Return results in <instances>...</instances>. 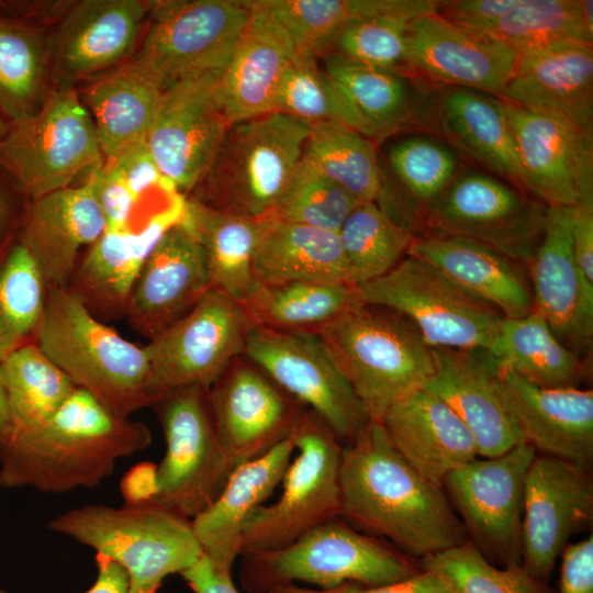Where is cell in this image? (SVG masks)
I'll return each mask as SVG.
<instances>
[{"label":"cell","instance_id":"cell-1","mask_svg":"<svg viewBox=\"0 0 593 593\" xmlns=\"http://www.w3.org/2000/svg\"><path fill=\"white\" fill-rule=\"evenodd\" d=\"M339 485L344 521L415 560L469 540L443 485L412 467L377 421L343 445Z\"/></svg>","mask_w":593,"mask_h":593},{"label":"cell","instance_id":"cell-2","mask_svg":"<svg viewBox=\"0 0 593 593\" xmlns=\"http://www.w3.org/2000/svg\"><path fill=\"white\" fill-rule=\"evenodd\" d=\"M152 433L116 415L81 389L34 432L11 439L0 458V486L46 494L96 488L120 459L145 450Z\"/></svg>","mask_w":593,"mask_h":593},{"label":"cell","instance_id":"cell-3","mask_svg":"<svg viewBox=\"0 0 593 593\" xmlns=\"http://www.w3.org/2000/svg\"><path fill=\"white\" fill-rule=\"evenodd\" d=\"M208 389H179L152 405L166 452L159 463L141 462L124 474L125 503H157L192 519L224 489L234 469L216 435Z\"/></svg>","mask_w":593,"mask_h":593},{"label":"cell","instance_id":"cell-4","mask_svg":"<svg viewBox=\"0 0 593 593\" xmlns=\"http://www.w3.org/2000/svg\"><path fill=\"white\" fill-rule=\"evenodd\" d=\"M34 343L76 388L112 413L131 417L148 406L144 346L94 317L67 288L47 291Z\"/></svg>","mask_w":593,"mask_h":593},{"label":"cell","instance_id":"cell-5","mask_svg":"<svg viewBox=\"0 0 593 593\" xmlns=\"http://www.w3.org/2000/svg\"><path fill=\"white\" fill-rule=\"evenodd\" d=\"M48 528L118 562L130 593H157L168 575L203 555L191 519L152 502L83 505L56 516Z\"/></svg>","mask_w":593,"mask_h":593},{"label":"cell","instance_id":"cell-6","mask_svg":"<svg viewBox=\"0 0 593 593\" xmlns=\"http://www.w3.org/2000/svg\"><path fill=\"white\" fill-rule=\"evenodd\" d=\"M318 337L370 421L379 422L434 373L432 347L409 320L385 307L360 304Z\"/></svg>","mask_w":593,"mask_h":593},{"label":"cell","instance_id":"cell-7","mask_svg":"<svg viewBox=\"0 0 593 593\" xmlns=\"http://www.w3.org/2000/svg\"><path fill=\"white\" fill-rule=\"evenodd\" d=\"M422 570L392 545L360 534L342 517L331 519L280 549L243 555L239 570L247 593H268L294 583L332 589L347 582L374 588Z\"/></svg>","mask_w":593,"mask_h":593},{"label":"cell","instance_id":"cell-8","mask_svg":"<svg viewBox=\"0 0 593 593\" xmlns=\"http://www.w3.org/2000/svg\"><path fill=\"white\" fill-rule=\"evenodd\" d=\"M310 125L281 112L232 123L189 199L255 219L269 215L302 159Z\"/></svg>","mask_w":593,"mask_h":593},{"label":"cell","instance_id":"cell-9","mask_svg":"<svg viewBox=\"0 0 593 593\" xmlns=\"http://www.w3.org/2000/svg\"><path fill=\"white\" fill-rule=\"evenodd\" d=\"M102 161L93 121L79 93L67 87L10 122L0 138V166L29 201L70 187Z\"/></svg>","mask_w":593,"mask_h":593},{"label":"cell","instance_id":"cell-10","mask_svg":"<svg viewBox=\"0 0 593 593\" xmlns=\"http://www.w3.org/2000/svg\"><path fill=\"white\" fill-rule=\"evenodd\" d=\"M289 438L298 456L284 473L278 501L260 505L246 518L240 535L242 556L283 548L340 517L342 443L310 410Z\"/></svg>","mask_w":593,"mask_h":593},{"label":"cell","instance_id":"cell-11","mask_svg":"<svg viewBox=\"0 0 593 593\" xmlns=\"http://www.w3.org/2000/svg\"><path fill=\"white\" fill-rule=\"evenodd\" d=\"M355 287L363 304L401 314L432 348L491 350L503 320L494 306L411 255L385 275Z\"/></svg>","mask_w":593,"mask_h":593},{"label":"cell","instance_id":"cell-12","mask_svg":"<svg viewBox=\"0 0 593 593\" xmlns=\"http://www.w3.org/2000/svg\"><path fill=\"white\" fill-rule=\"evenodd\" d=\"M247 1H150L138 49L130 57L164 91L222 72L249 18Z\"/></svg>","mask_w":593,"mask_h":593},{"label":"cell","instance_id":"cell-13","mask_svg":"<svg viewBox=\"0 0 593 593\" xmlns=\"http://www.w3.org/2000/svg\"><path fill=\"white\" fill-rule=\"evenodd\" d=\"M546 213L544 203L513 184L466 170L422 210L416 227L421 235L480 243L525 266L541 240Z\"/></svg>","mask_w":593,"mask_h":593},{"label":"cell","instance_id":"cell-14","mask_svg":"<svg viewBox=\"0 0 593 593\" xmlns=\"http://www.w3.org/2000/svg\"><path fill=\"white\" fill-rule=\"evenodd\" d=\"M253 326L240 302L211 289L189 314L144 346L148 406L179 389L209 388L244 355Z\"/></svg>","mask_w":593,"mask_h":593},{"label":"cell","instance_id":"cell-15","mask_svg":"<svg viewBox=\"0 0 593 593\" xmlns=\"http://www.w3.org/2000/svg\"><path fill=\"white\" fill-rule=\"evenodd\" d=\"M535 456L521 443L495 457H477L443 481L469 541L494 566L522 563L524 490Z\"/></svg>","mask_w":593,"mask_h":593},{"label":"cell","instance_id":"cell-16","mask_svg":"<svg viewBox=\"0 0 593 593\" xmlns=\"http://www.w3.org/2000/svg\"><path fill=\"white\" fill-rule=\"evenodd\" d=\"M244 356L348 444L370 422L317 335L253 326Z\"/></svg>","mask_w":593,"mask_h":593},{"label":"cell","instance_id":"cell-17","mask_svg":"<svg viewBox=\"0 0 593 593\" xmlns=\"http://www.w3.org/2000/svg\"><path fill=\"white\" fill-rule=\"evenodd\" d=\"M221 74L165 89L145 141L161 175L186 197L211 168L232 124L219 96Z\"/></svg>","mask_w":593,"mask_h":593},{"label":"cell","instance_id":"cell-18","mask_svg":"<svg viewBox=\"0 0 593 593\" xmlns=\"http://www.w3.org/2000/svg\"><path fill=\"white\" fill-rule=\"evenodd\" d=\"M220 445L235 470L288 439L309 410L244 355L208 389Z\"/></svg>","mask_w":593,"mask_h":593},{"label":"cell","instance_id":"cell-19","mask_svg":"<svg viewBox=\"0 0 593 593\" xmlns=\"http://www.w3.org/2000/svg\"><path fill=\"white\" fill-rule=\"evenodd\" d=\"M592 519L591 470L536 454L525 481L522 567L548 583L569 538Z\"/></svg>","mask_w":593,"mask_h":593},{"label":"cell","instance_id":"cell-20","mask_svg":"<svg viewBox=\"0 0 593 593\" xmlns=\"http://www.w3.org/2000/svg\"><path fill=\"white\" fill-rule=\"evenodd\" d=\"M504 102L514 133L524 192L546 206L593 203V132Z\"/></svg>","mask_w":593,"mask_h":593},{"label":"cell","instance_id":"cell-21","mask_svg":"<svg viewBox=\"0 0 593 593\" xmlns=\"http://www.w3.org/2000/svg\"><path fill=\"white\" fill-rule=\"evenodd\" d=\"M406 61L410 71L426 83L501 98L517 55L503 42L461 27L434 11L411 21Z\"/></svg>","mask_w":593,"mask_h":593},{"label":"cell","instance_id":"cell-22","mask_svg":"<svg viewBox=\"0 0 593 593\" xmlns=\"http://www.w3.org/2000/svg\"><path fill=\"white\" fill-rule=\"evenodd\" d=\"M211 289L203 247L184 216L145 259L125 318L150 340L189 314Z\"/></svg>","mask_w":593,"mask_h":593},{"label":"cell","instance_id":"cell-23","mask_svg":"<svg viewBox=\"0 0 593 593\" xmlns=\"http://www.w3.org/2000/svg\"><path fill=\"white\" fill-rule=\"evenodd\" d=\"M571 221L572 208L547 206L541 240L525 268L535 311L579 356L592 346L593 281L574 259Z\"/></svg>","mask_w":593,"mask_h":593},{"label":"cell","instance_id":"cell-24","mask_svg":"<svg viewBox=\"0 0 593 593\" xmlns=\"http://www.w3.org/2000/svg\"><path fill=\"white\" fill-rule=\"evenodd\" d=\"M188 200L180 195L152 214L142 226L104 233L77 260L67 289L98 320L125 318L138 272L160 237L181 222Z\"/></svg>","mask_w":593,"mask_h":593},{"label":"cell","instance_id":"cell-25","mask_svg":"<svg viewBox=\"0 0 593 593\" xmlns=\"http://www.w3.org/2000/svg\"><path fill=\"white\" fill-rule=\"evenodd\" d=\"M497 389L523 443L536 454L590 469L593 462V392L542 388L501 367Z\"/></svg>","mask_w":593,"mask_h":593},{"label":"cell","instance_id":"cell-26","mask_svg":"<svg viewBox=\"0 0 593 593\" xmlns=\"http://www.w3.org/2000/svg\"><path fill=\"white\" fill-rule=\"evenodd\" d=\"M434 373L424 389L444 401L472 434L478 456L495 457L523 443L497 389L500 363L484 348H432Z\"/></svg>","mask_w":593,"mask_h":593},{"label":"cell","instance_id":"cell-27","mask_svg":"<svg viewBox=\"0 0 593 593\" xmlns=\"http://www.w3.org/2000/svg\"><path fill=\"white\" fill-rule=\"evenodd\" d=\"M88 178L26 203L16 242L33 259L46 290L67 288L82 251L105 231Z\"/></svg>","mask_w":593,"mask_h":593},{"label":"cell","instance_id":"cell-28","mask_svg":"<svg viewBox=\"0 0 593 593\" xmlns=\"http://www.w3.org/2000/svg\"><path fill=\"white\" fill-rule=\"evenodd\" d=\"M501 99L593 132V46L558 43L517 54Z\"/></svg>","mask_w":593,"mask_h":593},{"label":"cell","instance_id":"cell-29","mask_svg":"<svg viewBox=\"0 0 593 593\" xmlns=\"http://www.w3.org/2000/svg\"><path fill=\"white\" fill-rule=\"evenodd\" d=\"M393 448L418 472L441 484L478 457L475 440L454 411L424 388L392 404L379 421Z\"/></svg>","mask_w":593,"mask_h":593},{"label":"cell","instance_id":"cell-30","mask_svg":"<svg viewBox=\"0 0 593 593\" xmlns=\"http://www.w3.org/2000/svg\"><path fill=\"white\" fill-rule=\"evenodd\" d=\"M247 4L248 21L219 78V96L231 123L275 112L280 81L294 57L272 15L257 0Z\"/></svg>","mask_w":593,"mask_h":593},{"label":"cell","instance_id":"cell-31","mask_svg":"<svg viewBox=\"0 0 593 593\" xmlns=\"http://www.w3.org/2000/svg\"><path fill=\"white\" fill-rule=\"evenodd\" d=\"M425 121L450 145L524 191L512 124L500 97L447 87L429 100Z\"/></svg>","mask_w":593,"mask_h":593},{"label":"cell","instance_id":"cell-32","mask_svg":"<svg viewBox=\"0 0 593 593\" xmlns=\"http://www.w3.org/2000/svg\"><path fill=\"white\" fill-rule=\"evenodd\" d=\"M150 1L85 0L66 14L55 40V65L64 76L85 77L127 60Z\"/></svg>","mask_w":593,"mask_h":593},{"label":"cell","instance_id":"cell-33","mask_svg":"<svg viewBox=\"0 0 593 593\" xmlns=\"http://www.w3.org/2000/svg\"><path fill=\"white\" fill-rule=\"evenodd\" d=\"M294 451L290 438L262 456L238 466L217 497L191 519L203 555L222 572H232L240 555L246 518L282 481Z\"/></svg>","mask_w":593,"mask_h":593},{"label":"cell","instance_id":"cell-34","mask_svg":"<svg viewBox=\"0 0 593 593\" xmlns=\"http://www.w3.org/2000/svg\"><path fill=\"white\" fill-rule=\"evenodd\" d=\"M406 255L432 264L504 318L535 312L525 266L485 245L455 236L417 235Z\"/></svg>","mask_w":593,"mask_h":593},{"label":"cell","instance_id":"cell-35","mask_svg":"<svg viewBox=\"0 0 593 593\" xmlns=\"http://www.w3.org/2000/svg\"><path fill=\"white\" fill-rule=\"evenodd\" d=\"M161 93L130 58L82 89L79 96L93 121L104 160L145 144Z\"/></svg>","mask_w":593,"mask_h":593},{"label":"cell","instance_id":"cell-36","mask_svg":"<svg viewBox=\"0 0 593 593\" xmlns=\"http://www.w3.org/2000/svg\"><path fill=\"white\" fill-rule=\"evenodd\" d=\"M259 283L293 281L348 282L338 232L321 230L267 215L254 256Z\"/></svg>","mask_w":593,"mask_h":593},{"label":"cell","instance_id":"cell-37","mask_svg":"<svg viewBox=\"0 0 593 593\" xmlns=\"http://www.w3.org/2000/svg\"><path fill=\"white\" fill-rule=\"evenodd\" d=\"M240 303L255 326L317 336L344 314L363 304L355 286L314 281L258 282Z\"/></svg>","mask_w":593,"mask_h":593},{"label":"cell","instance_id":"cell-38","mask_svg":"<svg viewBox=\"0 0 593 593\" xmlns=\"http://www.w3.org/2000/svg\"><path fill=\"white\" fill-rule=\"evenodd\" d=\"M324 71L342 88L378 138L417 120L425 121L429 101L424 102L422 91L415 90L411 72L369 66L335 53L325 55Z\"/></svg>","mask_w":593,"mask_h":593},{"label":"cell","instance_id":"cell-39","mask_svg":"<svg viewBox=\"0 0 593 593\" xmlns=\"http://www.w3.org/2000/svg\"><path fill=\"white\" fill-rule=\"evenodd\" d=\"M187 199L186 221L203 247L211 288L243 302L258 283L254 256L260 219L215 210Z\"/></svg>","mask_w":593,"mask_h":593},{"label":"cell","instance_id":"cell-40","mask_svg":"<svg viewBox=\"0 0 593 593\" xmlns=\"http://www.w3.org/2000/svg\"><path fill=\"white\" fill-rule=\"evenodd\" d=\"M0 382L9 413L7 443L45 424L77 389L35 343L0 362Z\"/></svg>","mask_w":593,"mask_h":593},{"label":"cell","instance_id":"cell-41","mask_svg":"<svg viewBox=\"0 0 593 593\" xmlns=\"http://www.w3.org/2000/svg\"><path fill=\"white\" fill-rule=\"evenodd\" d=\"M472 32L503 42L516 55L558 43L593 46V1L511 0L501 14Z\"/></svg>","mask_w":593,"mask_h":593},{"label":"cell","instance_id":"cell-42","mask_svg":"<svg viewBox=\"0 0 593 593\" xmlns=\"http://www.w3.org/2000/svg\"><path fill=\"white\" fill-rule=\"evenodd\" d=\"M504 367L542 388H579L584 376L580 356L564 346L536 311L502 320L490 350Z\"/></svg>","mask_w":593,"mask_h":593},{"label":"cell","instance_id":"cell-43","mask_svg":"<svg viewBox=\"0 0 593 593\" xmlns=\"http://www.w3.org/2000/svg\"><path fill=\"white\" fill-rule=\"evenodd\" d=\"M302 159L358 203L377 202L384 178L370 138L332 122L310 125Z\"/></svg>","mask_w":593,"mask_h":593},{"label":"cell","instance_id":"cell-44","mask_svg":"<svg viewBox=\"0 0 593 593\" xmlns=\"http://www.w3.org/2000/svg\"><path fill=\"white\" fill-rule=\"evenodd\" d=\"M287 33L293 58L315 59L332 52L342 29L366 16L392 13L395 0H257Z\"/></svg>","mask_w":593,"mask_h":593},{"label":"cell","instance_id":"cell-45","mask_svg":"<svg viewBox=\"0 0 593 593\" xmlns=\"http://www.w3.org/2000/svg\"><path fill=\"white\" fill-rule=\"evenodd\" d=\"M351 286L377 279L407 254L414 237L376 202L359 203L338 231Z\"/></svg>","mask_w":593,"mask_h":593},{"label":"cell","instance_id":"cell-46","mask_svg":"<svg viewBox=\"0 0 593 593\" xmlns=\"http://www.w3.org/2000/svg\"><path fill=\"white\" fill-rule=\"evenodd\" d=\"M275 111L309 125L332 122L378 138L372 126L361 116L342 88L315 59L293 58L280 81Z\"/></svg>","mask_w":593,"mask_h":593},{"label":"cell","instance_id":"cell-47","mask_svg":"<svg viewBox=\"0 0 593 593\" xmlns=\"http://www.w3.org/2000/svg\"><path fill=\"white\" fill-rule=\"evenodd\" d=\"M46 293L33 259L15 240L0 260V362L34 343Z\"/></svg>","mask_w":593,"mask_h":593},{"label":"cell","instance_id":"cell-48","mask_svg":"<svg viewBox=\"0 0 593 593\" xmlns=\"http://www.w3.org/2000/svg\"><path fill=\"white\" fill-rule=\"evenodd\" d=\"M46 57L44 42L36 30L0 16V110L10 122L40 107Z\"/></svg>","mask_w":593,"mask_h":593},{"label":"cell","instance_id":"cell-49","mask_svg":"<svg viewBox=\"0 0 593 593\" xmlns=\"http://www.w3.org/2000/svg\"><path fill=\"white\" fill-rule=\"evenodd\" d=\"M388 161L407 205L413 233L422 210L436 199L460 171L452 148L427 136L405 137L388 150ZM414 235V234H413Z\"/></svg>","mask_w":593,"mask_h":593},{"label":"cell","instance_id":"cell-50","mask_svg":"<svg viewBox=\"0 0 593 593\" xmlns=\"http://www.w3.org/2000/svg\"><path fill=\"white\" fill-rule=\"evenodd\" d=\"M424 570L441 575L456 593H553L548 583L521 564L497 567L469 540L418 560Z\"/></svg>","mask_w":593,"mask_h":593},{"label":"cell","instance_id":"cell-51","mask_svg":"<svg viewBox=\"0 0 593 593\" xmlns=\"http://www.w3.org/2000/svg\"><path fill=\"white\" fill-rule=\"evenodd\" d=\"M358 204L343 188L301 159L269 215L338 232Z\"/></svg>","mask_w":593,"mask_h":593},{"label":"cell","instance_id":"cell-52","mask_svg":"<svg viewBox=\"0 0 593 593\" xmlns=\"http://www.w3.org/2000/svg\"><path fill=\"white\" fill-rule=\"evenodd\" d=\"M413 19L403 14L356 19L338 33L331 53L373 67L411 72L406 36Z\"/></svg>","mask_w":593,"mask_h":593},{"label":"cell","instance_id":"cell-53","mask_svg":"<svg viewBox=\"0 0 593 593\" xmlns=\"http://www.w3.org/2000/svg\"><path fill=\"white\" fill-rule=\"evenodd\" d=\"M88 180L103 212L105 231L133 226L132 215L141 201L131 192L115 165L103 159L89 172Z\"/></svg>","mask_w":593,"mask_h":593},{"label":"cell","instance_id":"cell-54","mask_svg":"<svg viewBox=\"0 0 593 593\" xmlns=\"http://www.w3.org/2000/svg\"><path fill=\"white\" fill-rule=\"evenodd\" d=\"M108 161L115 165L128 189L139 201L152 189L175 188L161 175L145 144Z\"/></svg>","mask_w":593,"mask_h":593},{"label":"cell","instance_id":"cell-55","mask_svg":"<svg viewBox=\"0 0 593 593\" xmlns=\"http://www.w3.org/2000/svg\"><path fill=\"white\" fill-rule=\"evenodd\" d=\"M560 556V593H593V536L568 544Z\"/></svg>","mask_w":593,"mask_h":593},{"label":"cell","instance_id":"cell-56","mask_svg":"<svg viewBox=\"0 0 593 593\" xmlns=\"http://www.w3.org/2000/svg\"><path fill=\"white\" fill-rule=\"evenodd\" d=\"M571 244L578 266L593 281V203L572 206Z\"/></svg>","mask_w":593,"mask_h":593},{"label":"cell","instance_id":"cell-57","mask_svg":"<svg viewBox=\"0 0 593 593\" xmlns=\"http://www.w3.org/2000/svg\"><path fill=\"white\" fill-rule=\"evenodd\" d=\"M347 593H456L438 573L422 569L406 579L374 588L349 582Z\"/></svg>","mask_w":593,"mask_h":593},{"label":"cell","instance_id":"cell-58","mask_svg":"<svg viewBox=\"0 0 593 593\" xmlns=\"http://www.w3.org/2000/svg\"><path fill=\"white\" fill-rule=\"evenodd\" d=\"M180 575L193 593H240L234 585L231 573L216 569L204 555Z\"/></svg>","mask_w":593,"mask_h":593},{"label":"cell","instance_id":"cell-59","mask_svg":"<svg viewBox=\"0 0 593 593\" xmlns=\"http://www.w3.org/2000/svg\"><path fill=\"white\" fill-rule=\"evenodd\" d=\"M25 206L0 179V260L16 240Z\"/></svg>","mask_w":593,"mask_h":593},{"label":"cell","instance_id":"cell-60","mask_svg":"<svg viewBox=\"0 0 593 593\" xmlns=\"http://www.w3.org/2000/svg\"><path fill=\"white\" fill-rule=\"evenodd\" d=\"M94 561L97 579L85 593H130L127 574L118 562L103 553H96Z\"/></svg>","mask_w":593,"mask_h":593},{"label":"cell","instance_id":"cell-61","mask_svg":"<svg viewBox=\"0 0 593 593\" xmlns=\"http://www.w3.org/2000/svg\"><path fill=\"white\" fill-rule=\"evenodd\" d=\"M349 582L338 585L332 589L312 590L296 586L294 583L277 586L270 590L268 593H347Z\"/></svg>","mask_w":593,"mask_h":593},{"label":"cell","instance_id":"cell-62","mask_svg":"<svg viewBox=\"0 0 593 593\" xmlns=\"http://www.w3.org/2000/svg\"><path fill=\"white\" fill-rule=\"evenodd\" d=\"M9 435V413L5 395L0 382V458L5 447Z\"/></svg>","mask_w":593,"mask_h":593},{"label":"cell","instance_id":"cell-63","mask_svg":"<svg viewBox=\"0 0 593 593\" xmlns=\"http://www.w3.org/2000/svg\"><path fill=\"white\" fill-rule=\"evenodd\" d=\"M5 128H7V125L4 124V122L2 121V118L0 115V138L3 135Z\"/></svg>","mask_w":593,"mask_h":593}]
</instances>
